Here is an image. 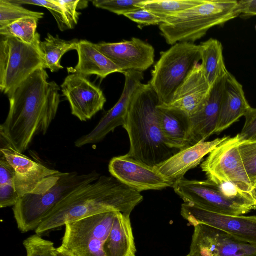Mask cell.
<instances>
[{
  "instance_id": "18",
  "label": "cell",
  "mask_w": 256,
  "mask_h": 256,
  "mask_svg": "<svg viewBox=\"0 0 256 256\" xmlns=\"http://www.w3.org/2000/svg\"><path fill=\"white\" fill-rule=\"evenodd\" d=\"M210 90V86L199 63L176 91L172 102L160 105L179 110L190 118L202 108Z\"/></svg>"
},
{
  "instance_id": "35",
  "label": "cell",
  "mask_w": 256,
  "mask_h": 256,
  "mask_svg": "<svg viewBox=\"0 0 256 256\" xmlns=\"http://www.w3.org/2000/svg\"><path fill=\"white\" fill-rule=\"evenodd\" d=\"M63 10L69 29H72L77 24L79 16L77 12L79 8L80 0H54Z\"/></svg>"
},
{
  "instance_id": "19",
  "label": "cell",
  "mask_w": 256,
  "mask_h": 256,
  "mask_svg": "<svg viewBox=\"0 0 256 256\" xmlns=\"http://www.w3.org/2000/svg\"><path fill=\"white\" fill-rule=\"evenodd\" d=\"M229 137L224 136L210 142H199L180 150L155 168L165 178L175 182L184 178L188 170L196 168L205 156Z\"/></svg>"
},
{
  "instance_id": "12",
  "label": "cell",
  "mask_w": 256,
  "mask_h": 256,
  "mask_svg": "<svg viewBox=\"0 0 256 256\" xmlns=\"http://www.w3.org/2000/svg\"><path fill=\"white\" fill-rule=\"evenodd\" d=\"M186 256H256V246L240 240L215 228L200 224L194 226Z\"/></svg>"
},
{
  "instance_id": "33",
  "label": "cell",
  "mask_w": 256,
  "mask_h": 256,
  "mask_svg": "<svg viewBox=\"0 0 256 256\" xmlns=\"http://www.w3.org/2000/svg\"><path fill=\"white\" fill-rule=\"evenodd\" d=\"M14 4H32L44 7L47 8L55 18L59 29L64 32L69 29L66 21L63 10L54 0H10Z\"/></svg>"
},
{
  "instance_id": "36",
  "label": "cell",
  "mask_w": 256,
  "mask_h": 256,
  "mask_svg": "<svg viewBox=\"0 0 256 256\" xmlns=\"http://www.w3.org/2000/svg\"><path fill=\"white\" fill-rule=\"evenodd\" d=\"M246 121L240 134V142L256 140V108L250 107L244 116Z\"/></svg>"
},
{
  "instance_id": "1",
  "label": "cell",
  "mask_w": 256,
  "mask_h": 256,
  "mask_svg": "<svg viewBox=\"0 0 256 256\" xmlns=\"http://www.w3.org/2000/svg\"><path fill=\"white\" fill-rule=\"evenodd\" d=\"M45 68L36 70L8 95L10 108L0 126V142L23 154L38 134H46L56 117L60 88Z\"/></svg>"
},
{
  "instance_id": "39",
  "label": "cell",
  "mask_w": 256,
  "mask_h": 256,
  "mask_svg": "<svg viewBox=\"0 0 256 256\" xmlns=\"http://www.w3.org/2000/svg\"><path fill=\"white\" fill-rule=\"evenodd\" d=\"M56 256H74L61 246L56 248Z\"/></svg>"
},
{
  "instance_id": "30",
  "label": "cell",
  "mask_w": 256,
  "mask_h": 256,
  "mask_svg": "<svg viewBox=\"0 0 256 256\" xmlns=\"http://www.w3.org/2000/svg\"><path fill=\"white\" fill-rule=\"evenodd\" d=\"M238 148L254 189L256 186V140L240 142Z\"/></svg>"
},
{
  "instance_id": "15",
  "label": "cell",
  "mask_w": 256,
  "mask_h": 256,
  "mask_svg": "<svg viewBox=\"0 0 256 256\" xmlns=\"http://www.w3.org/2000/svg\"><path fill=\"white\" fill-rule=\"evenodd\" d=\"M109 172L118 180L139 192L172 187L174 182L163 176L152 167L124 156L113 158Z\"/></svg>"
},
{
  "instance_id": "10",
  "label": "cell",
  "mask_w": 256,
  "mask_h": 256,
  "mask_svg": "<svg viewBox=\"0 0 256 256\" xmlns=\"http://www.w3.org/2000/svg\"><path fill=\"white\" fill-rule=\"evenodd\" d=\"M172 188L184 203L206 210L230 216H242L253 209L226 196L214 182L188 180L184 178L176 180Z\"/></svg>"
},
{
  "instance_id": "16",
  "label": "cell",
  "mask_w": 256,
  "mask_h": 256,
  "mask_svg": "<svg viewBox=\"0 0 256 256\" xmlns=\"http://www.w3.org/2000/svg\"><path fill=\"white\" fill-rule=\"evenodd\" d=\"M96 46L123 74L128 70L143 72L154 62V48L138 38H133L130 40L118 42H102Z\"/></svg>"
},
{
  "instance_id": "23",
  "label": "cell",
  "mask_w": 256,
  "mask_h": 256,
  "mask_svg": "<svg viewBox=\"0 0 256 256\" xmlns=\"http://www.w3.org/2000/svg\"><path fill=\"white\" fill-rule=\"evenodd\" d=\"M76 50L78 62L73 69V73L86 77L95 74L102 80L113 73L123 74L116 65L98 49L95 44L86 40H80Z\"/></svg>"
},
{
  "instance_id": "13",
  "label": "cell",
  "mask_w": 256,
  "mask_h": 256,
  "mask_svg": "<svg viewBox=\"0 0 256 256\" xmlns=\"http://www.w3.org/2000/svg\"><path fill=\"white\" fill-rule=\"evenodd\" d=\"M125 82L122 94L116 104L101 118L96 127L88 134L78 138L74 143L76 148L97 144L102 141L118 127L125 124L129 107L136 91L142 84V72L126 71L123 74Z\"/></svg>"
},
{
  "instance_id": "4",
  "label": "cell",
  "mask_w": 256,
  "mask_h": 256,
  "mask_svg": "<svg viewBox=\"0 0 256 256\" xmlns=\"http://www.w3.org/2000/svg\"><path fill=\"white\" fill-rule=\"evenodd\" d=\"M100 176L93 170L86 174L59 172L47 178L32 192L20 198L14 206L18 229L24 233L36 230L61 200L79 188L95 182Z\"/></svg>"
},
{
  "instance_id": "41",
  "label": "cell",
  "mask_w": 256,
  "mask_h": 256,
  "mask_svg": "<svg viewBox=\"0 0 256 256\" xmlns=\"http://www.w3.org/2000/svg\"><path fill=\"white\" fill-rule=\"evenodd\" d=\"M255 28H256V26H255Z\"/></svg>"
},
{
  "instance_id": "7",
  "label": "cell",
  "mask_w": 256,
  "mask_h": 256,
  "mask_svg": "<svg viewBox=\"0 0 256 256\" xmlns=\"http://www.w3.org/2000/svg\"><path fill=\"white\" fill-rule=\"evenodd\" d=\"M38 44H30L13 37L0 36L2 92L8 94L36 70L44 68Z\"/></svg>"
},
{
  "instance_id": "38",
  "label": "cell",
  "mask_w": 256,
  "mask_h": 256,
  "mask_svg": "<svg viewBox=\"0 0 256 256\" xmlns=\"http://www.w3.org/2000/svg\"><path fill=\"white\" fill-rule=\"evenodd\" d=\"M240 16L250 17L256 16V0L238 1Z\"/></svg>"
},
{
  "instance_id": "2",
  "label": "cell",
  "mask_w": 256,
  "mask_h": 256,
  "mask_svg": "<svg viewBox=\"0 0 256 256\" xmlns=\"http://www.w3.org/2000/svg\"><path fill=\"white\" fill-rule=\"evenodd\" d=\"M143 196L115 178L100 176L95 182L74 191L61 200L35 230L40 235L93 215L117 212L130 215Z\"/></svg>"
},
{
  "instance_id": "8",
  "label": "cell",
  "mask_w": 256,
  "mask_h": 256,
  "mask_svg": "<svg viewBox=\"0 0 256 256\" xmlns=\"http://www.w3.org/2000/svg\"><path fill=\"white\" fill-rule=\"evenodd\" d=\"M116 212H103L66 224L60 246L74 256H106L104 246Z\"/></svg>"
},
{
  "instance_id": "28",
  "label": "cell",
  "mask_w": 256,
  "mask_h": 256,
  "mask_svg": "<svg viewBox=\"0 0 256 256\" xmlns=\"http://www.w3.org/2000/svg\"><path fill=\"white\" fill-rule=\"evenodd\" d=\"M38 20L24 18L0 28V35L13 37L30 44H38L40 35L36 32Z\"/></svg>"
},
{
  "instance_id": "26",
  "label": "cell",
  "mask_w": 256,
  "mask_h": 256,
  "mask_svg": "<svg viewBox=\"0 0 256 256\" xmlns=\"http://www.w3.org/2000/svg\"><path fill=\"white\" fill-rule=\"evenodd\" d=\"M79 41L78 39L66 40L58 36L48 34L44 40L40 41L38 44L44 68H48L52 72L63 69L60 64L62 58L68 52L76 50Z\"/></svg>"
},
{
  "instance_id": "32",
  "label": "cell",
  "mask_w": 256,
  "mask_h": 256,
  "mask_svg": "<svg viewBox=\"0 0 256 256\" xmlns=\"http://www.w3.org/2000/svg\"><path fill=\"white\" fill-rule=\"evenodd\" d=\"M27 256H56V248L54 243L36 234L26 238L23 242Z\"/></svg>"
},
{
  "instance_id": "9",
  "label": "cell",
  "mask_w": 256,
  "mask_h": 256,
  "mask_svg": "<svg viewBox=\"0 0 256 256\" xmlns=\"http://www.w3.org/2000/svg\"><path fill=\"white\" fill-rule=\"evenodd\" d=\"M240 142L238 134L230 136L209 154L201 168L209 180L216 184L231 183L244 192L254 196L240 152Z\"/></svg>"
},
{
  "instance_id": "17",
  "label": "cell",
  "mask_w": 256,
  "mask_h": 256,
  "mask_svg": "<svg viewBox=\"0 0 256 256\" xmlns=\"http://www.w3.org/2000/svg\"><path fill=\"white\" fill-rule=\"evenodd\" d=\"M0 154L14 170L15 188L20 198L32 192L46 178L59 172L32 160L2 142Z\"/></svg>"
},
{
  "instance_id": "25",
  "label": "cell",
  "mask_w": 256,
  "mask_h": 256,
  "mask_svg": "<svg viewBox=\"0 0 256 256\" xmlns=\"http://www.w3.org/2000/svg\"><path fill=\"white\" fill-rule=\"evenodd\" d=\"M200 64L210 88L220 78L225 77L226 69L223 54V46L216 39L211 38L201 43Z\"/></svg>"
},
{
  "instance_id": "21",
  "label": "cell",
  "mask_w": 256,
  "mask_h": 256,
  "mask_svg": "<svg viewBox=\"0 0 256 256\" xmlns=\"http://www.w3.org/2000/svg\"><path fill=\"white\" fill-rule=\"evenodd\" d=\"M157 111L164 140L170 148L182 150L190 146V118L176 109L158 105Z\"/></svg>"
},
{
  "instance_id": "3",
  "label": "cell",
  "mask_w": 256,
  "mask_h": 256,
  "mask_svg": "<svg viewBox=\"0 0 256 256\" xmlns=\"http://www.w3.org/2000/svg\"><path fill=\"white\" fill-rule=\"evenodd\" d=\"M160 104L159 98L150 84H142L132 98L123 127L130 142L126 155L152 167L179 152L164 143L157 111Z\"/></svg>"
},
{
  "instance_id": "5",
  "label": "cell",
  "mask_w": 256,
  "mask_h": 256,
  "mask_svg": "<svg viewBox=\"0 0 256 256\" xmlns=\"http://www.w3.org/2000/svg\"><path fill=\"white\" fill-rule=\"evenodd\" d=\"M238 16V0H203L199 4L166 18L159 28L168 44L193 43L212 28Z\"/></svg>"
},
{
  "instance_id": "27",
  "label": "cell",
  "mask_w": 256,
  "mask_h": 256,
  "mask_svg": "<svg viewBox=\"0 0 256 256\" xmlns=\"http://www.w3.org/2000/svg\"><path fill=\"white\" fill-rule=\"evenodd\" d=\"M203 0H144L140 8H145L163 20L192 8Z\"/></svg>"
},
{
  "instance_id": "34",
  "label": "cell",
  "mask_w": 256,
  "mask_h": 256,
  "mask_svg": "<svg viewBox=\"0 0 256 256\" xmlns=\"http://www.w3.org/2000/svg\"><path fill=\"white\" fill-rule=\"evenodd\" d=\"M124 16L136 22L142 27L152 25H160L164 20L145 8H140L125 14Z\"/></svg>"
},
{
  "instance_id": "29",
  "label": "cell",
  "mask_w": 256,
  "mask_h": 256,
  "mask_svg": "<svg viewBox=\"0 0 256 256\" xmlns=\"http://www.w3.org/2000/svg\"><path fill=\"white\" fill-rule=\"evenodd\" d=\"M44 15L43 12L28 10L11 2L10 0H0V28L24 18H34L39 20Z\"/></svg>"
},
{
  "instance_id": "22",
  "label": "cell",
  "mask_w": 256,
  "mask_h": 256,
  "mask_svg": "<svg viewBox=\"0 0 256 256\" xmlns=\"http://www.w3.org/2000/svg\"><path fill=\"white\" fill-rule=\"evenodd\" d=\"M250 107L242 86L228 72L225 78L220 116L215 134L222 132L238 122L244 116Z\"/></svg>"
},
{
  "instance_id": "20",
  "label": "cell",
  "mask_w": 256,
  "mask_h": 256,
  "mask_svg": "<svg viewBox=\"0 0 256 256\" xmlns=\"http://www.w3.org/2000/svg\"><path fill=\"white\" fill-rule=\"evenodd\" d=\"M226 76L218 80L211 86L204 106L198 112L190 118L192 124L190 146L205 141L216 133Z\"/></svg>"
},
{
  "instance_id": "40",
  "label": "cell",
  "mask_w": 256,
  "mask_h": 256,
  "mask_svg": "<svg viewBox=\"0 0 256 256\" xmlns=\"http://www.w3.org/2000/svg\"><path fill=\"white\" fill-rule=\"evenodd\" d=\"M254 194L256 200V186L253 189Z\"/></svg>"
},
{
  "instance_id": "11",
  "label": "cell",
  "mask_w": 256,
  "mask_h": 256,
  "mask_svg": "<svg viewBox=\"0 0 256 256\" xmlns=\"http://www.w3.org/2000/svg\"><path fill=\"white\" fill-rule=\"evenodd\" d=\"M180 214L192 226L206 224L256 246V216L222 214L184 202L182 205Z\"/></svg>"
},
{
  "instance_id": "14",
  "label": "cell",
  "mask_w": 256,
  "mask_h": 256,
  "mask_svg": "<svg viewBox=\"0 0 256 256\" xmlns=\"http://www.w3.org/2000/svg\"><path fill=\"white\" fill-rule=\"evenodd\" d=\"M60 88L69 102L72 114L82 122L92 119L104 108L106 101L100 88L78 73L68 76Z\"/></svg>"
},
{
  "instance_id": "31",
  "label": "cell",
  "mask_w": 256,
  "mask_h": 256,
  "mask_svg": "<svg viewBox=\"0 0 256 256\" xmlns=\"http://www.w3.org/2000/svg\"><path fill=\"white\" fill-rule=\"evenodd\" d=\"M144 0H94L91 1L96 8L108 10L118 15H123L140 8Z\"/></svg>"
},
{
  "instance_id": "6",
  "label": "cell",
  "mask_w": 256,
  "mask_h": 256,
  "mask_svg": "<svg viewBox=\"0 0 256 256\" xmlns=\"http://www.w3.org/2000/svg\"><path fill=\"white\" fill-rule=\"evenodd\" d=\"M201 60L200 45L178 42L162 52L152 72L149 82L160 104H170L176 91Z\"/></svg>"
},
{
  "instance_id": "37",
  "label": "cell",
  "mask_w": 256,
  "mask_h": 256,
  "mask_svg": "<svg viewBox=\"0 0 256 256\" xmlns=\"http://www.w3.org/2000/svg\"><path fill=\"white\" fill-rule=\"evenodd\" d=\"M19 198L14 185H0V208L14 206L18 202Z\"/></svg>"
},
{
  "instance_id": "24",
  "label": "cell",
  "mask_w": 256,
  "mask_h": 256,
  "mask_svg": "<svg viewBox=\"0 0 256 256\" xmlns=\"http://www.w3.org/2000/svg\"><path fill=\"white\" fill-rule=\"evenodd\" d=\"M104 250L106 256H136V250L130 215L116 212Z\"/></svg>"
}]
</instances>
